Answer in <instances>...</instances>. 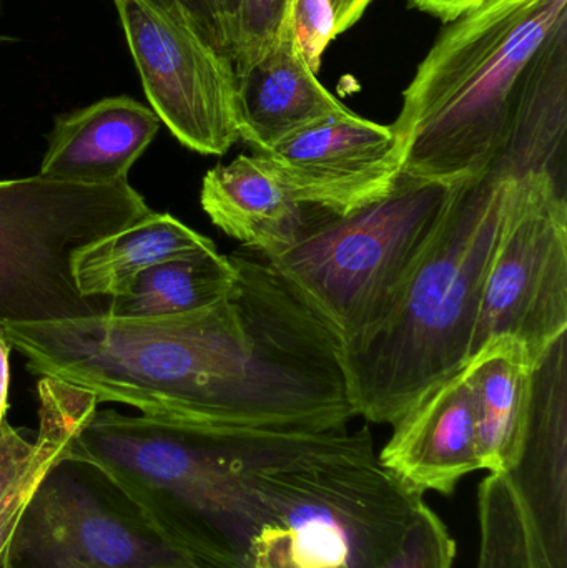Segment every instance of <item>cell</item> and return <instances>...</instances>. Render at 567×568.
Here are the masks:
<instances>
[{
  "mask_svg": "<svg viewBox=\"0 0 567 568\" xmlns=\"http://www.w3.org/2000/svg\"><path fill=\"white\" fill-rule=\"evenodd\" d=\"M232 260V291L193 313L0 327L33 376L100 404L230 429L348 427L356 414L336 341L269 263Z\"/></svg>",
  "mask_w": 567,
  "mask_h": 568,
  "instance_id": "obj_1",
  "label": "cell"
},
{
  "mask_svg": "<svg viewBox=\"0 0 567 568\" xmlns=\"http://www.w3.org/2000/svg\"><path fill=\"white\" fill-rule=\"evenodd\" d=\"M516 179L466 180L382 321L340 347L356 417L395 424L472 357L479 297Z\"/></svg>",
  "mask_w": 567,
  "mask_h": 568,
  "instance_id": "obj_2",
  "label": "cell"
},
{
  "mask_svg": "<svg viewBox=\"0 0 567 568\" xmlns=\"http://www.w3.org/2000/svg\"><path fill=\"white\" fill-rule=\"evenodd\" d=\"M250 486L246 568H376L423 503L382 466L366 427L266 433Z\"/></svg>",
  "mask_w": 567,
  "mask_h": 568,
  "instance_id": "obj_3",
  "label": "cell"
},
{
  "mask_svg": "<svg viewBox=\"0 0 567 568\" xmlns=\"http://www.w3.org/2000/svg\"><path fill=\"white\" fill-rule=\"evenodd\" d=\"M265 433L97 409L65 456L105 474L200 567L246 568L256 527L250 473Z\"/></svg>",
  "mask_w": 567,
  "mask_h": 568,
  "instance_id": "obj_4",
  "label": "cell"
},
{
  "mask_svg": "<svg viewBox=\"0 0 567 568\" xmlns=\"http://www.w3.org/2000/svg\"><path fill=\"white\" fill-rule=\"evenodd\" d=\"M565 22L567 0H483L446 23L392 125L402 172L449 185L488 173L526 69Z\"/></svg>",
  "mask_w": 567,
  "mask_h": 568,
  "instance_id": "obj_5",
  "label": "cell"
},
{
  "mask_svg": "<svg viewBox=\"0 0 567 568\" xmlns=\"http://www.w3.org/2000/svg\"><path fill=\"white\" fill-rule=\"evenodd\" d=\"M462 183L402 172L385 196L352 212L303 206L295 240L265 262L343 347L388 313Z\"/></svg>",
  "mask_w": 567,
  "mask_h": 568,
  "instance_id": "obj_6",
  "label": "cell"
},
{
  "mask_svg": "<svg viewBox=\"0 0 567 568\" xmlns=\"http://www.w3.org/2000/svg\"><path fill=\"white\" fill-rule=\"evenodd\" d=\"M152 210L129 182L85 185L45 176L0 180V326L109 313L80 293L77 253Z\"/></svg>",
  "mask_w": 567,
  "mask_h": 568,
  "instance_id": "obj_7",
  "label": "cell"
},
{
  "mask_svg": "<svg viewBox=\"0 0 567 568\" xmlns=\"http://www.w3.org/2000/svg\"><path fill=\"white\" fill-rule=\"evenodd\" d=\"M0 568H202L92 464L63 456L30 497Z\"/></svg>",
  "mask_w": 567,
  "mask_h": 568,
  "instance_id": "obj_8",
  "label": "cell"
},
{
  "mask_svg": "<svg viewBox=\"0 0 567 568\" xmlns=\"http://www.w3.org/2000/svg\"><path fill=\"white\" fill-rule=\"evenodd\" d=\"M150 109L192 152L225 155L240 140L229 53L183 0H113Z\"/></svg>",
  "mask_w": 567,
  "mask_h": 568,
  "instance_id": "obj_9",
  "label": "cell"
},
{
  "mask_svg": "<svg viewBox=\"0 0 567 568\" xmlns=\"http://www.w3.org/2000/svg\"><path fill=\"white\" fill-rule=\"evenodd\" d=\"M567 334V196L551 176L516 180L479 297L473 354L513 337L531 363Z\"/></svg>",
  "mask_w": 567,
  "mask_h": 568,
  "instance_id": "obj_10",
  "label": "cell"
},
{
  "mask_svg": "<svg viewBox=\"0 0 567 568\" xmlns=\"http://www.w3.org/2000/svg\"><path fill=\"white\" fill-rule=\"evenodd\" d=\"M256 155L298 205L332 213H348L382 199L403 169L392 125H379L350 109Z\"/></svg>",
  "mask_w": 567,
  "mask_h": 568,
  "instance_id": "obj_11",
  "label": "cell"
},
{
  "mask_svg": "<svg viewBox=\"0 0 567 568\" xmlns=\"http://www.w3.org/2000/svg\"><path fill=\"white\" fill-rule=\"evenodd\" d=\"M543 568H567V334L536 363L528 426L505 474Z\"/></svg>",
  "mask_w": 567,
  "mask_h": 568,
  "instance_id": "obj_12",
  "label": "cell"
},
{
  "mask_svg": "<svg viewBox=\"0 0 567 568\" xmlns=\"http://www.w3.org/2000/svg\"><path fill=\"white\" fill-rule=\"evenodd\" d=\"M379 463L412 493H455L459 480L483 470L472 390L463 371L426 394L393 424Z\"/></svg>",
  "mask_w": 567,
  "mask_h": 568,
  "instance_id": "obj_13",
  "label": "cell"
},
{
  "mask_svg": "<svg viewBox=\"0 0 567 568\" xmlns=\"http://www.w3.org/2000/svg\"><path fill=\"white\" fill-rule=\"evenodd\" d=\"M160 125L150 106L126 95L62 113L47 135L39 175L85 185L125 182Z\"/></svg>",
  "mask_w": 567,
  "mask_h": 568,
  "instance_id": "obj_14",
  "label": "cell"
},
{
  "mask_svg": "<svg viewBox=\"0 0 567 568\" xmlns=\"http://www.w3.org/2000/svg\"><path fill=\"white\" fill-rule=\"evenodd\" d=\"M236 82L240 140L255 153H266L295 133L348 110L310 69L293 32Z\"/></svg>",
  "mask_w": 567,
  "mask_h": 568,
  "instance_id": "obj_15",
  "label": "cell"
},
{
  "mask_svg": "<svg viewBox=\"0 0 567 568\" xmlns=\"http://www.w3.org/2000/svg\"><path fill=\"white\" fill-rule=\"evenodd\" d=\"M567 22L546 40L519 83L508 140L489 172L548 175L566 192Z\"/></svg>",
  "mask_w": 567,
  "mask_h": 568,
  "instance_id": "obj_16",
  "label": "cell"
},
{
  "mask_svg": "<svg viewBox=\"0 0 567 568\" xmlns=\"http://www.w3.org/2000/svg\"><path fill=\"white\" fill-rule=\"evenodd\" d=\"M37 396L36 439L7 419L0 423V564L30 497L100 404L93 394L52 377H39Z\"/></svg>",
  "mask_w": 567,
  "mask_h": 568,
  "instance_id": "obj_17",
  "label": "cell"
},
{
  "mask_svg": "<svg viewBox=\"0 0 567 568\" xmlns=\"http://www.w3.org/2000/svg\"><path fill=\"white\" fill-rule=\"evenodd\" d=\"M200 203L216 229L263 256L286 248L302 225L303 206L256 153L210 170Z\"/></svg>",
  "mask_w": 567,
  "mask_h": 568,
  "instance_id": "obj_18",
  "label": "cell"
},
{
  "mask_svg": "<svg viewBox=\"0 0 567 568\" xmlns=\"http://www.w3.org/2000/svg\"><path fill=\"white\" fill-rule=\"evenodd\" d=\"M462 371L475 404L483 470L506 474L518 459L528 426L535 364L519 341L496 337Z\"/></svg>",
  "mask_w": 567,
  "mask_h": 568,
  "instance_id": "obj_19",
  "label": "cell"
},
{
  "mask_svg": "<svg viewBox=\"0 0 567 568\" xmlns=\"http://www.w3.org/2000/svg\"><path fill=\"white\" fill-rule=\"evenodd\" d=\"M206 252H216L209 236L189 229L170 213L150 212L77 253L73 275L83 296L112 301L129 293L146 270Z\"/></svg>",
  "mask_w": 567,
  "mask_h": 568,
  "instance_id": "obj_20",
  "label": "cell"
},
{
  "mask_svg": "<svg viewBox=\"0 0 567 568\" xmlns=\"http://www.w3.org/2000/svg\"><path fill=\"white\" fill-rule=\"evenodd\" d=\"M236 282L232 256L216 252L170 260L143 272L129 293L110 301L115 317H162L193 313L222 301Z\"/></svg>",
  "mask_w": 567,
  "mask_h": 568,
  "instance_id": "obj_21",
  "label": "cell"
},
{
  "mask_svg": "<svg viewBox=\"0 0 567 568\" xmlns=\"http://www.w3.org/2000/svg\"><path fill=\"white\" fill-rule=\"evenodd\" d=\"M479 552L476 568H543L531 527L505 474L478 489Z\"/></svg>",
  "mask_w": 567,
  "mask_h": 568,
  "instance_id": "obj_22",
  "label": "cell"
},
{
  "mask_svg": "<svg viewBox=\"0 0 567 568\" xmlns=\"http://www.w3.org/2000/svg\"><path fill=\"white\" fill-rule=\"evenodd\" d=\"M293 3L295 0H240L230 50L236 79L293 32Z\"/></svg>",
  "mask_w": 567,
  "mask_h": 568,
  "instance_id": "obj_23",
  "label": "cell"
},
{
  "mask_svg": "<svg viewBox=\"0 0 567 568\" xmlns=\"http://www.w3.org/2000/svg\"><path fill=\"white\" fill-rule=\"evenodd\" d=\"M455 556L448 527L422 503L396 549L376 568H453Z\"/></svg>",
  "mask_w": 567,
  "mask_h": 568,
  "instance_id": "obj_24",
  "label": "cell"
},
{
  "mask_svg": "<svg viewBox=\"0 0 567 568\" xmlns=\"http://www.w3.org/2000/svg\"><path fill=\"white\" fill-rule=\"evenodd\" d=\"M293 36L303 59L318 73L322 57L336 39V12L333 0H295L293 3Z\"/></svg>",
  "mask_w": 567,
  "mask_h": 568,
  "instance_id": "obj_25",
  "label": "cell"
},
{
  "mask_svg": "<svg viewBox=\"0 0 567 568\" xmlns=\"http://www.w3.org/2000/svg\"><path fill=\"white\" fill-rule=\"evenodd\" d=\"M222 52L232 50L240 0H183Z\"/></svg>",
  "mask_w": 567,
  "mask_h": 568,
  "instance_id": "obj_26",
  "label": "cell"
},
{
  "mask_svg": "<svg viewBox=\"0 0 567 568\" xmlns=\"http://www.w3.org/2000/svg\"><path fill=\"white\" fill-rule=\"evenodd\" d=\"M408 2L415 9L436 17L443 23H448L452 20L458 19L466 10L482 3L483 0H408Z\"/></svg>",
  "mask_w": 567,
  "mask_h": 568,
  "instance_id": "obj_27",
  "label": "cell"
},
{
  "mask_svg": "<svg viewBox=\"0 0 567 568\" xmlns=\"http://www.w3.org/2000/svg\"><path fill=\"white\" fill-rule=\"evenodd\" d=\"M373 0H333L336 12V36L358 23Z\"/></svg>",
  "mask_w": 567,
  "mask_h": 568,
  "instance_id": "obj_28",
  "label": "cell"
},
{
  "mask_svg": "<svg viewBox=\"0 0 567 568\" xmlns=\"http://www.w3.org/2000/svg\"><path fill=\"white\" fill-rule=\"evenodd\" d=\"M10 353H12V346L0 327V423L6 419L7 409H9Z\"/></svg>",
  "mask_w": 567,
  "mask_h": 568,
  "instance_id": "obj_29",
  "label": "cell"
},
{
  "mask_svg": "<svg viewBox=\"0 0 567 568\" xmlns=\"http://www.w3.org/2000/svg\"><path fill=\"white\" fill-rule=\"evenodd\" d=\"M7 40H10L9 37L0 36V45H2L3 42H7Z\"/></svg>",
  "mask_w": 567,
  "mask_h": 568,
  "instance_id": "obj_30",
  "label": "cell"
}]
</instances>
